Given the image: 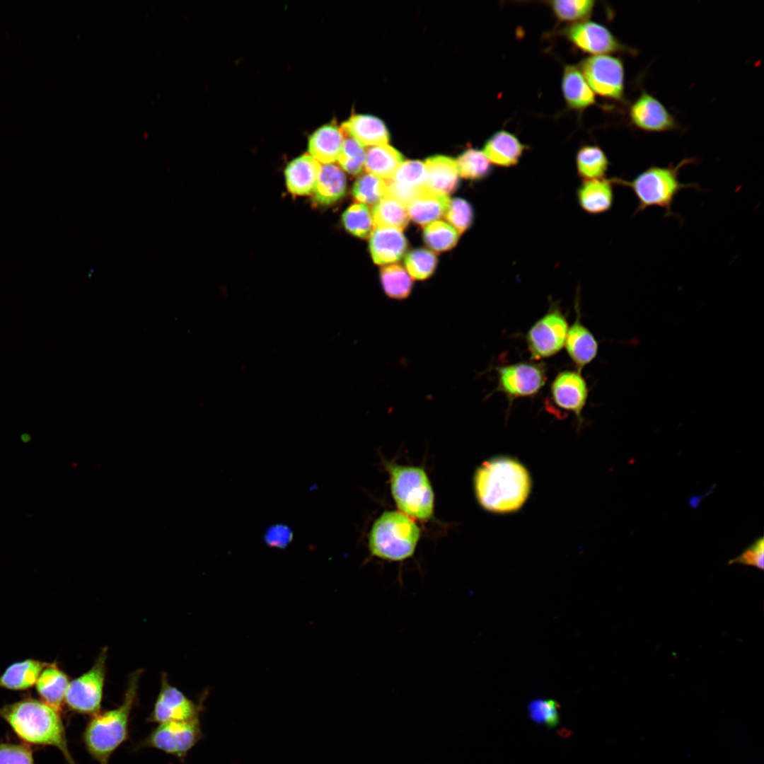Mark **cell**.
Masks as SVG:
<instances>
[{
  "instance_id": "obj_1",
  "label": "cell",
  "mask_w": 764,
  "mask_h": 764,
  "mask_svg": "<svg viewBox=\"0 0 764 764\" xmlns=\"http://www.w3.org/2000/svg\"><path fill=\"white\" fill-rule=\"evenodd\" d=\"M473 486L477 501L484 509L508 514L519 510L526 502L532 480L526 468L517 459L498 456L477 468Z\"/></svg>"
},
{
  "instance_id": "obj_2",
  "label": "cell",
  "mask_w": 764,
  "mask_h": 764,
  "mask_svg": "<svg viewBox=\"0 0 764 764\" xmlns=\"http://www.w3.org/2000/svg\"><path fill=\"white\" fill-rule=\"evenodd\" d=\"M0 717L24 741L54 746L62 752L68 764H76L68 748L59 712L52 707L28 698L1 707Z\"/></svg>"
},
{
  "instance_id": "obj_3",
  "label": "cell",
  "mask_w": 764,
  "mask_h": 764,
  "mask_svg": "<svg viewBox=\"0 0 764 764\" xmlns=\"http://www.w3.org/2000/svg\"><path fill=\"white\" fill-rule=\"evenodd\" d=\"M141 670L129 678L122 704L91 716L83 733L86 751L99 764H109L111 756L129 737L132 710L137 698Z\"/></svg>"
},
{
  "instance_id": "obj_4",
  "label": "cell",
  "mask_w": 764,
  "mask_h": 764,
  "mask_svg": "<svg viewBox=\"0 0 764 764\" xmlns=\"http://www.w3.org/2000/svg\"><path fill=\"white\" fill-rule=\"evenodd\" d=\"M420 530L400 511H386L374 522L368 536L371 556L384 561L403 562L415 553Z\"/></svg>"
},
{
  "instance_id": "obj_5",
  "label": "cell",
  "mask_w": 764,
  "mask_h": 764,
  "mask_svg": "<svg viewBox=\"0 0 764 764\" xmlns=\"http://www.w3.org/2000/svg\"><path fill=\"white\" fill-rule=\"evenodd\" d=\"M693 158H685L676 166L666 167L652 166L641 172L632 180L611 179L613 183L630 188L637 199L635 214L650 207H658L666 211L667 216L673 214L672 204L677 194L683 189L697 187L695 183H682L679 172L685 165L694 163Z\"/></svg>"
},
{
  "instance_id": "obj_6",
  "label": "cell",
  "mask_w": 764,
  "mask_h": 764,
  "mask_svg": "<svg viewBox=\"0 0 764 764\" xmlns=\"http://www.w3.org/2000/svg\"><path fill=\"white\" fill-rule=\"evenodd\" d=\"M390 491L400 511L412 519L426 521L433 516L434 494L425 470L418 466L386 462Z\"/></svg>"
},
{
  "instance_id": "obj_7",
  "label": "cell",
  "mask_w": 764,
  "mask_h": 764,
  "mask_svg": "<svg viewBox=\"0 0 764 764\" xmlns=\"http://www.w3.org/2000/svg\"><path fill=\"white\" fill-rule=\"evenodd\" d=\"M107 652L104 648L88 671L69 681L64 702L71 710L91 716L100 712Z\"/></svg>"
},
{
  "instance_id": "obj_8",
  "label": "cell",
  "mask_w": 764,
  "mask_h": 764,
  "mask_svg": "<svg viewBox=\"0 0 764 764\" xmlns=\"http://www.w3.org/2000/svg\"><path fill=\"white\" fill-rule=\"evenodd\" d=\"M202 736L199 717L167 722L158 724L139 747L156 748L183 760Z\"/></svg>"
},
{
  "instance_id": "obj_9",
  "label": "cell",
  "mask_w": 764,
  "mask_h": 764,
  "mask_svg": "<svg viewBox=\"0 0 764 764\" xmlns=\"http://www.w3.org/2000/svg\"><path fill=\"white\" fill-rule=\"evenodd\" d=\"M578 68L593 92L612 100L623 98L625 71L620 58L594 55L582 60Z\"/></svg>"
},
{
  "instance_id": "obj_10",
  "label": "cell",
  "mask_w": 764,
  "mask_h": 764,
  "mask_svg": "<svg viewBox=\"0 0 764 764\" xmlns=\"http://www.w3.org/2000/svg\"><path fill=\"white\" fill-rule=\"evenodd\" d=\"M568 328L561 311L557 307L551 308L527 332L526 342L531 359L548 358L559 352L565 346Z\"/></svg>"
},
{
  "instance_id": "obj_11",
  "label": "cell",
  "mask_w": 764,
  "mask_h": 764,
  "mask_svg": "<svg viewBox=\"0 0 764 764\" xmlns=\"http://www.w3.org/2000/svg\"><path fill=\"white\" fill-rule=\"evenodd\" d=\"M498 389L510 398L537 394L545 385V369L542 364L519 362L497 368Z\"/></svg>"
},
{
  "instance_id": "obj_12",
  "label": "cell",
  "mask_w": 764,
  "mask_h": 764,
  "mask_svg": "<svg viewBox=\"0 0 764 764\" xmlns=\"http://www.w3.org/2000/svg\"><path fill=\"white\" fill-rule=\"evenodd\" d=\"M562 35L579 50L595 55L628 50L606 27L594 21L570 24L562 30Z\"/></svg>"
},
{
  "instance_id": "obj_13",
  "label": "cell",
  "mask_w": 764,
  "mask_h": 764,
  "mask_svg": "<svg viewBox=\"0 0 764 764\" xmlns=\"http://www.w3.org/2000/svg\"><path fill=\"white\" fill-rule=\"evenodd\" d=\"M199 710L198 705L170 685L166 673H163L160 691L148 720L158 724L187 721L199 717Z\"/></svg>"
},
{
  "instance_id": "obj_14",
  "label": "cell",
  "mask_w": 764,
  "mask_h": 764,
  "mask_svg": "<svg viewBox=\"0 0 764 764\" xmlns=\"http://www.w3.org/2000/svg\"><path fill=\"white\" fill-rule=\"evenodd\" d=\"M629 117L635 127L645 132H666L677 126L666 107L646 91L642 92L630 106Z\"/></svg>"
},
{
  "instance_id": "obj_15",
  "label": "cell",
  "mask_w": 764,
  "mask_h": 764,
  "mask_svg": "<svg viewBox=\"0 0 764 764\" xmlns=\"http://www.w3.org/2000/svg\"><path fill=\"white\" fill-rule=\"evenodd\" d=\"M550 394L557 407L573 412L579 420H581V412L587 401L589 389L579 371L567 370L560 372L551 384Z\"/></svg>"
},
{
  "instance_id": "obj_16",
  "label": "cell",
  "mask_w": 764,
  "mask_h": 764,
  "mask_svg": "<svg viewBox=\"0 0 764 764\" xmlns=\"http://www.w3.org/2000/svg\"><path fill=\"white\" fill-rule=\"evenodd\" d=\"M386 181L387 195L406 206L427 188L424 163L417 160L403 162L393 177Z\"/></svg>"
},
{
  "instance_id": "obj_17",
  "label": "cell",
  "mask_w": 764,
  "mask_h": 764,
  "mask_svg": "<svg viewBox=\"0 0 764 764\" xmlns=\"http://www.w3.org/2000/svg\"><path fill=\"white\" fill-rule=\"evenodd\" d=\"M407 240L402 231L390 227H376L369 237V250L374 262L379 265L399 260L407 250Z\"/></svg>"
},
{
  "instance_id": "obj_18",
  "label": "cell",
  "mask_w": 764,
  "mask_h": 764,
  "mask_svg": "<svg viewBox=\"0 0 764 764\" xmlns=\"http://www.w3.org/2000/svg\"><path fill=\"white\" fill-rule=\"evenodd\" d=\"M527 146L513 133L502 129L494 132L485 143L483 153L491 163L509 168L520 161Z\"/></svg>"
},
{
  "instance_id": "obj_19",
  "label": "cell",
  "mask_w": 764,
  "mask_h": 764,
  "mask_svg": "<svg viewBox=\"0 0 764 764\" xmlns=\"http://www.w3.org/2000/svg\"><path fill=\"white\" fill-rule=\"evenodd\" d=\"M577 316L568 328L565 346L567 354L580 372L597 355L598 344L593 334L580 321L579 310L576 305Z\"/></svg>"
},
{
  "instance_id": "obj_20",
  "label": "cell",
  "mask_w": 764,
  "mask_h": 764,
  "mask_svg": "<svg viewBox=\"0 0 764 764\" xmlns=\"http://www.w3.org/2000/svg\"><path fill=\"white\" fill-rule=\"evenodd\" d=\"M320 168V163L308 154L291 161L284 171L289 191L295 195H308L313 193Z\"/></svg>"
},
{
  "instance_id": "obj_21",
  "label": "cell",
  "mask_w": 764,
  "mask_h": 764,
  "mask_svg": "<svg viewBox=\"0 0 764 764\" xmlns=\"http://www.w3.org/2000/svg\"><path fill=\"white\" fill-rule=\"evenodd\" d=\"M341 129L364 146L388 144L389 134L384 123L369 115H353L342 123Z\"/></svg>"
},
{
  "instance_id": "obj_22",
  "label": "cell",
  "mask_w": 764,
  "mask_h": 764,
  "mask_svg": "<svg viewBox=\"0 0 764 764\" xmlns=\"http://www.w3.org/2000/svg\"><path fill=\"white\" fill-rule=\"evenodd\" d=\"M427 173V187L441 195L454 192L459 183L456 160L445 156H434L424 163Z\"/></svg>"
},
{
  "instance_id": "obj_23",
  "label": "cell",
  "mask_w": 764,
  "mask_h": 764,
  "mask_svg": "<svg viewBox=\"0 0 764 764\" xmlns=\"http://www.w3.org/2000/svg\"><path fill=\"white\" fill-rule=\"evenodd\" d=\"M345 135L336 124L321 126L309 137V154L318 163H332L342 150Z\"/></svg>"
},
{
  "instance_id": "obj_24",
  "label": "cell",
  "mask_w": 764,
  "mask_h": 764,
  "mask_svg": "<svg viewBox=\"0 0 764 764\" xmlns=\"http://www.w3.org/2000/svg\"><path fill=\"white\" fill-rule=\"evenodd\" d=\"M448 195L423 190L406 206L409 217L417 224L426 226L445 215L450 204Z\"/></svg>"
},
{
  "instance_id": "obj_25",
  "label": "cell",
  "mask_w": 764,
  "mask_h": 764,
  "mask_svg": "<svg viewBox=\"0 0 764 764\" xmlns=\"http://www.w3.org/2000/svg\"><path fill=\"white\" fill-rule=\"evenodd\" d=\"M561 86L566 104L572 110L582 111L596 103L593 91L574 65L565 66Z\"/></svg>"
},
{
  "instance_id": "obj_26",
  "label": "cell",
  "mask_w": 764,
  "mask_h": 764,
  "mask_svg": "<svg viewBox=\"0 0 764 764\" xmlns=\"http://www.w3.org/2000/svg\"><path fill=\"white\" fill-rule=\"evenodd\" d=\"M613 182L605 178L583 180L578 187L577 197L583 210L598 214L609 210L613 202Z\"/></svg>"
},
{
  "instance_id": "obj_27",
  "label": "cell",
  "mask_w": 764,
  "mask_h": 764,
  "mask_svg": "<svg viewBox=\"0 0 764 764\" xmlns=\"http://www.w3.org/2000/svg\"><path fill=\"white\" fill-rule=\"evenodd\" d=\"M69 683V678L64 671L54 664H47L35 685L42 702L59 712L65 701Z\"/></svg>"
},
{
  "instance_id": "obj_28",
  "label": "cell",
  "mask_w": 764,
  "mask_h": 764,
  "mask_svg": "<svg viewBox=\"0 0 764 764\" xmlns=\"http://www.w3.org/2000/svg\"><path fill=\"white\" fill-rule=\"evenodd\" d=\"M346 188V176L342 169L333 163L323 164L313 192V199L323 205L333 204L345 195Z\"/></svg>"
},
{
  "instance_id": "obj_29",
  "label": "cell",
  "mask_w": 764,
  "mask_h": 764,
  "mask_svg": "<svg viewBox=\"0 0 764 764\" xmlns=\"http://www.w3.org/2000/svg\"><path fill=\"white\" fill-rule=\"evenodd\" d=\"M47 664L25 659L10 665L0 676V688L24 690L33 686Z\"/></svg>"
},
{
  "instance_id": "obj_30",
  "label": "cell",
  "mask_w": 764,
  "mask_h": 764,
  "mask_svg": "<svg viewBox=\"0 0 764 764\" xmlns=\"http://www.w3.org/2000/svg\"><path fill=\"white\" fill-rule=\"evenodd\" d=\"M403 161L401 154L388 144L370 146L366 151L364 168L368 173L388 180Z\"/></svg>"
},
{
  "instance_id": "obj_31",
  "label": "cell",
  "mask_w": 764,
  "mask_h": 764,
  "mask_svg": "<svg viewBox=\"0 0 764 764\" xmlns=\"http://www.w3.org/2000/svg\"><path fill=\"white\" fill-rule=\"evenodd\" d=\"M578 175L583 180L605 178L609 161L604 151L596 145H584L576 156Z\"/></svg>"
},
{
  "instance_id": "obj_32",
  "label": "cell",
  "mask_w": 764,
  "mask_h": 764,
  "mask_svg": "<svg viewBox=\"0 0 764 764\" xmlns=\"http://www.w3.org/2000/svg\"><path fill=\"white\" fill-rule=\"evenodd\" d=\"M372 217L376 227H390L403 231L409 222L405 206L386 195L373 207Z\"/></svg>"
},
{
  "instance_id": "obj_33",
  "label": "cell",
  "mask_w": 764,
  "mask_h": 764,
  "mask_svg": "<svg viewBox=\"0 0 764 764\" xmlns=\"http://www.w3.org/2000/svg\"><path fill=\"white\" fill-rule=\"evenodd\" d=\"M380 279L387 296L403 300L411 294L413 282L410 274L399 265H389L381 268Z\"/></svg>"
},
{
  "instance_id": "obj_34",
  "label": "cell",
  "mask_w": 764,
  "mask_h": 764,
  "mask_svg": "<svg viewBox=\"0 0 764 764\" xmlns=\"http://www.w3.org/2000/svg\"><path fill=\"white\" fill-rule=\"evenodd\" d=\"M456 162L459 175L468 180H482L492 171L490 161L483 151L476 149H468L458 157Z\"/></svg>"
},
{
  "instance_id": "obj_35",
  "label": "cell",
  "mask_w": 764,
  "mask_h": 764,
  "mask_svg": "<svg viewBox=\"0 0 764 764\" xmlns=\"http://www.w3.org/2000/svg\"><path fill=\"white\" fill-rule=\"evenodd\" d=\"M342 221L345 229L352 235L360 238L370 237L374 229L371 212L367 205L354 203L343 213Z\"/></svg>"
},
{
  "instance_id": "obj_36",
  "label": "cell",
  "mask_w": 764,
  "mask_h": 764,
  "mask_svg": "<svg viewBox=\"0 0 764 764\" xmlns=\"http://www.w3.org/2000/svg\"><path fill=\"white\" fill-rule=\"evenodd\" d=\"M352 195L358 203L375 205L387 195L386 181L368 173L363 174L353 185Z\"/></svg>"
},
{
  "instance_id": "obj_37",
  "label": "cell",
  "mask_w": 764,
  "mask_h": 764,
  "mask_svg": "<svg viewBox=\"0 0 764 764\" xmlns=\"http://www.w3.org/2000/svg\"><path fill=\"white\" fill-rule=\"evenodd\" d=\"M547 3L559 21L574 23L586 21L595 4L592 0H553Z\"/></svg>"
},
{
  "instance_id": "obj_38",
  "label": "cell",
  "mask_w": 764,
  "mask_h": 764,
  "mask_svg": "<svg viewBox=\"0 0 764 764\" xmlns=\"http://www.w3.org/2000/svg\"><path fill=\"white\" fill-rule=\"evenodd\" d=\"M458 233L448 224L442 221H433L424 227L423 238L426 244L434 250L446 251L453 248L458 242Z\"/></svg>"
},
{
  "instance_id": "obj_39",
  "label": "cell",
  "mask_w": 764,
  "mask_h": 764,
  "mask_svg": "<svg viewBox=\"0 0 764 764\" xmlns=\"http://www.w3.org/2000/svg\"><path fill=\"white\" fill-rule=\"evenodd\" d=\"M365 158L364 146L354 139L345 135L342 150L337 160L341 168L349 174L358 175L364 168Z\"/></svg>"
},
{
  "instance_id": "obj_40",
  "label": "cell",
  "mask_w": 764,
  "mask_h": 764,
  "mask_svg": "<svg viewBox=\"0 0 764 764\" xmlns=\"http://www.w3.org/2000/svg\"><path fill=\"white\" fill-rule=\"evenodd\" d=\"M437 260L430 250L420 248L412 250L405 257V265L410 277L424 280L434 273Z\"/></svg>"
},
{
  "instance_id": "obj_41",
  "label": "cell",
  "mask_w": 764,
  "mask_h": 764,
  "mask_svg": "<svg viewBox=\"0 0 764 764\" xmlns=\"http://www.w3.org/2000/svg\"><path fill=\"white\" fill-rule=\"evenodd\" d=\"M528 712L532 722L538 725L552 728L560 722L559 705L553 700H533L528 705Z\"/></svg>"
},
{
  "instance_id": "obj_42",
  "label": "cell",
  "mask_w": 764,
  "mask_h": 764,
  "mask_svg": "<svg viewBox=\"0 0 764 764\" xmlns=\"http://www.w3.org/2000/svg\"><path fill=\"white\" fill-rule=\"evenodd\" d=\"M445 216L458 234H461L471 226L474 212L471 204L466 200L454 198L450 201Z\"/></svg>"
},
{
  "instance_id": "obj_43",
  "label": "cell",
  "mask_w": 764,
  "mask_h": 764,
  "mask_svg": "<svg viewBox=\"0 0 764 764\" xmlns=\"http://www.w3.org/2000/svg\"><path fill=\"white\" fill-rule=\"evenodd\" d=\"M0 764H34L32 751L23 744L0 743Z\"/></svg>"
},
{
  "instance_id": "obj_44",
  "label": "cell",
  "mask_w": 764,
  "mask_h": 764,
  "mask_svg": "<svg viewBox=\"0 0 764 764\" xmlns=\"http://www.w3.org/2000/svg\"><path fill=\"white\" fill-rule=\"evenodd\" d=\"M741 564L764 569V541L762 537L757 538L751 545L736 557L729 561V565Z\"/></svg>"
},
{
  "instance_id": "obj_45",
  "label": "cell",
  "mask_w": 764,
  "mask_h": 764,
  "mask_svg": "<svg viewBox=\"0 0 764 764\" xmlns=\"http://www.w3.org/2000/svg\"><path fill=\"white\" fill-rule=\"evenodd\" d=\"M294 537L291 528L283 523L270 526L264 534L265 543L272 548L283 549L292 541Z\"/></svg>"
}]
</instances>
